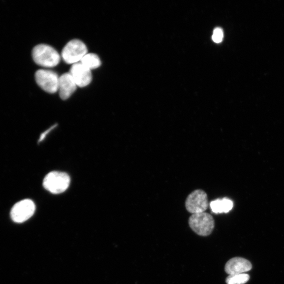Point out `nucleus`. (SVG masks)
Returning a JSON list of instances; mask_svg holds the SVG:
<instances>
[{
  "label": "nucleus",
  "mask_w": 284,
  "mask_h": 284,
  "mask_svg": "<svg viewBox=\"0 0 284 284\" xmlns=\"http://www.w3.org/2000/svg\"><path fill=\"white\" fill-rule=\"evenodd\" d=\"M222 201L223 207V213H229L233 208V202L228 199H223L222 200Z\"/></svg>",
  "instance_id": "2eb2a0df"
},
{
  "label": "nucleus",
  "mask_w": 284,
  "mask_h": 284,
  "mask_svg": "<svg viewBox=\"0 0 284 284\" xmlns=\"http://www.w3.org/2000/svg\"><path fill=\"white\" fill-rule=\"evenodd\" d=\"M35 62L44 68H53L60 61V55L52 47L47 44H39L33 51Z\"/></svg>",
  "instance_id": "f257e3e1"
},
{
  "label": "nucleus",
  "mask_w": 284,
  "mask_h": 284,
  "mask_svg": "<svg viewBox=\"0 0 284 284\" xmlns=\"http://www.w3.org/2000/svg\"><path fill=\"white\" fill-rule=\"evenodd\" d=\"M70 177L65 172L53 171L44 178L43 185L51 193L58 194L65 192L70 184Z\"/></svg>",
  "instance_id": "f03ea898"
},
{
  "label": "nucleus",
  "mask_w": 284,
  "mask_h": 284,
  "mask_svg": "<svg viewBox=\"0 0 284 284\" xmlns=\"http://www.w3.org/2000/svg\"><path fill=\"white\" fill-rule=\"evenodd\" d=\"M77 86L83 87L90 83L92 80L91 70L81 62L72 65L69 72Z\"/></svg>",
  "instance_id": "6e6552de"
},
{
  "label": "nucleus",
  "mask_w": 284,
  "mask_h": 284,
  "mask_svg": "<svg viewBox=\"0 0 284 284\" xmlns=\"http://www.w3.org/2000/svg\"><path fill=\"white\" fill-rule=\"evenodd\" d=\"M35 78L37 84L44 91L55 93L58 91L59 77L55 72L39 70L36 73Z\"/></svg>",
  "instance_id": "423d86ee"
},
{
  "label": "nucleus",
  "mask_w": 284,
  "mask_h": 284,
  "mask_svg": "<svg viewBox=\"0 0 284 284\" xmlns=\"http://www.w3.org/2000/svg\"><path fill=\"white\" fill-rule=\"evenodd\" d=\"M187 211L193 214L204 212L208 207L207 194L202 190L192 192L185 202Z\"/></svg>",
  "instance_id": "39448f33"
},
{
  "label": "nucleus",
  "mask_w": 284,
  "mask_h": 284,
  "mask_svg": "<svg viewBox=\"0 0 284 284\" xmlns=\"http://www.w3.org/2000/svg\"><path fill=\"white\" fill-rule=\"evenodd\" d=\"M249 261L241 258H234L229 260L226 265L225 271L230 275L245 273L251 270Z\"/></svg>",
  "instance_id": "9d476101"
},
{
  "label": "nucleus",
  "mask_w": 284,
  "mask_h": 284,
  "mask_svg": "<svg viewBox=\"0 0 284 284\" xmlns=\"http://www.w3.org/2000/svg\"><path fill=\"white\" fill-rule=\"evenodd\" d=\"M224 37L223 31L220 28H216L213 32L212 39L215 43H220Z\"/></svg>",
  "instance_id": "4468645a"
},
{
  "label": "nucleus",
  "mask_w": 284,
  "mask_h": 284,
  "mask_svg": "<svg viewBox=\"0 0 284 284\" xmlns=\"http://www.w3.org/2000/svg\"><path fill=\"white\" fill-rule=\"evenodd\" d=\"M80 62L91 70L97 69L101 65L99 57L94 53L86 54Z\"/></svg>",
  "instance_id": "9b49d317"
},
{
  "label": "nucleus",
  "mask_w": 284,
  "mask_h": 284,
  "mask_svg": "<svg viewBox=\"0 0 284 284\" xmlns=\"http://www.w3.org/2000/svg\"><path fill=\"white\" fill-rule=\"evenodd\" d=\"M36 211L34 202L28 199L21 201L15 204L11 211L12 219L18 223L25 222L31 218Z\"/></svg>",
  "instance_id": "0eeeda50"
},
{
  "label": "nucleus",
  "mask_w": 284,
  "mask_h": 284,
  "mask_svg": "<svg viewBox=\"0 0 284 284\" xmlns=\"http://www.w3.org/2000/svg\"><path fill=\"white\" fill-rule=\"evenodd\" d=\"M210 207L213 213L216 214L223 213V209L222 200H216L212 201Z\"/></svg>",
  "instance_id": "ddd939ff"
},
{
  "label": "nucleus",
  "mask_w": 284,
  "mask_h": 284,
  "mask_svg": "<svg viewBox=\"0 0 284 284\" xmlns=\"http://www.w3.org/2000/svg\"><path fill=\"white\" fill-rule=\"evenodd\" d=\"M56 125H53L52 127H51L50 129H49V130H47L46 131H45L44 133H43L41 134V136L39 139V142H41L45 138H46V136L48 135V134L51 132V131H52V130H53L55 127H56Z\"/></svg>",
  "instance_id": "dca6fc26"
},
{
  "label": "nucleus",
  "mask_w": 284,
  "mask_h": 284,
  "mask_svg": "<svg viewBox=\"0 0 284 284\" xmlns=\"http://www.w3.org/2000/svg\"><path fill=\"white\" fill-rule=\"evenodd\" d=\"M87 54V49L85 44L77 39L68 42L62 52L64 60L68 64L80 62L82 58Z\"/></svg>",
  "instance_id": "20e7f679"
},
{
  "label": "nucleus",
  "mask_w": 284,
  "mask_h": 284,
  "mask_svg": "<svg viewBox=\"0 0 284 284\" xmlns=\"http://www.w3.org/2000/svg\"><path fill=\"white\" fill-rule=\"evenodd\" d=\"M77 87V84L70 73H65L59 77L58 91L61 99H68L76 91Z\"/></svg>",
  "instance_id": "1a4fd4ad"
},
{
  "label": "nucleus",
  "mask_w": 284,
  "mask_h": 284,
  "mask_svg": "<svg viewBox=\"0 0 284 284\" xmlns=\"http://www.w3.org/2000/svg\"><path fill=\"white\" fill-rule=\"evenodd\" d=\"M188 223L194 232L202 236L210 235L215 227V222L212 216L205 212L192 215L189 218Z\"/></svg>",
  "instance_id": "7ed1b4c3"
},
{
  "label": "nucleus",
  "mask_w": 284,
  "mask_h": 284,
  "mask_svg": "<svg viewBox=\"0 0 284 284\" xmlns=\"http://www.w3.org/2000/svg\"><path fill=\"white\" fill-rule=\"evenodd\" d=\"M249 276L246 274L231 275L226 279L227 284H245L249 279Z\"/></svg>",
  "instance_id": "f8f14e48"
}]
</instances>
